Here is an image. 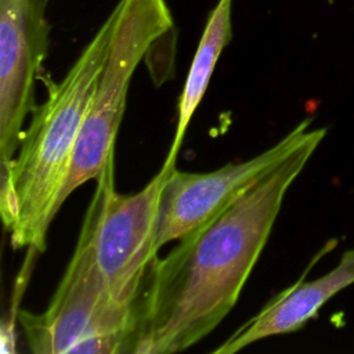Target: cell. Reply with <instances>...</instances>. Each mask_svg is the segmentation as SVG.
<instances>
[{
    "mask_svg": "<svg viewBox=\"0 0 354 354\" xmlns=\"http://www.w3.org/2000/svg\"><path fill=\"white\" fill-rule=\"evenodd\" d=\"M325 127L264 174L217 216L181 236L156 256L136 303L131 354L187 350L227 317L235 306L283 198L324 137Z\"/></svg>",
    "mask_w": 354,
    "mask_h": 354,
    "instance_id": "obj_1",
    "label": "cell"
},
{
    "mask_svg": "<svg viewBox=\"0 0 354 354\" xmlns=\"http://www.w3.org/2000/svg\"><path fill=\"white\" fill-rule=\"evenodd\" d=\"M115 24L100 26L64 79L48 80L47 100L33 115L17 155L0 163V210L14 249L46 250L48 227L59 210L77 137L91 105Z\"/></svg>",
    "mask_w": 354,
    "mask_h": 354,
    "instance_id": "obj_2",
    "label": "cell"
},
{
    "mask_svg": "<svg viewBox=\"0 0 354 354\" xmlns=\"http://www.w3.org/2000/svg\"><path fill=\"white\" fill-rule=\"evenodd\" d=\"M18 319L35 354H131L137 311L113 300L80 231L47 308L21 310Z\"/></svg>",
    "mask_w": 354,
    "mask_h": 354,
    "instance_id": "obj_3",
    "label": "cell"
},
{
    "mask_svg": "<svg viewBox=\"0 0 354 354\" xmlns=\"http://www.w3.org/2000/svg\"><path fill=\"white\" fill-rule=\"evenodd\" d=\"M108 54L76 141L61 205L80 185L97 180L111 160L127 90L138 64L171 28L166 0H119Z\"/></svg>",
    "mask_w": 354,
    "mask_h": 354,
    "instance_id": "obj_4",
    "label": "cell"
},
{
    "mask_svg": "<svg viewBox=\"0 0 354 354\" xmlns=\"http://www.w3.org/2000/svg\"><path fill=\"white\" fill-rule=\"evenodd\" d=\"M176 163L166 162L136 194L115 189L113 160L100 177L80 231L115 301L136 308L148 268L158 256V216L166 180ZM137 311V310H136Z\"/></svg>",
    "mask_w": 354,
    "mask_h": 354,
    "instance_id": "obj_5",
    "label": "cell"
},
{
    "mask_svg": "<svg viewBox=\"0 0 354 354\" xmlns=\"http://www.w3.org/2000/svg\"><path fill=\"white\" fill-rule=\"evenodd\" d=\"M311 120V118L301 120L277 144L245 162L231 163L209 173H189L174 167L160 198L158 249L217 216L286 159L314 133V129H310Z\"/></svg>",
    "mask_w": 354,
    "mask_h": 354,
    "instance_id": "obj_6",
    "label": "cell"
},
{
    "mask_svg": "<svg viewBox=\"0 0 354 354\" xmlns=\"http://www.w3.org/2000/svg\"><path fill=\"white\" fill-rule=\"evenodd\" d=\"M50 0H0V163L14 159L48 53Z\"/></svg>",
    "mask_w": 354,
    "mask_h": 354,
    "instance_id": "obj_7",
    "label": "cell"
},
{
    "mask_svg": "<svg viewBox=\"0 0 354 354\" xmlns=\"http://www.w3.org/2000/svg\"><path fill=\"white\" fill-rule=\"evenodd\" d=\"M353 283L354 249L344 252L337 266L328 274L313 281L300 278L278 293L213 353L232 354L261 339L296 332L313 319L328 300Z\"/></svg>",
    "mask_w": 354,
    "mask_h": 354,
    "instance_id": "obj_8",
    "label": "cell"
},
{
    "mask_svg": "<svg viewBox=\"0 0 354 354\" xmlns=\"http://www.w3.org/2000/svg\"><path fill=\"white\" fill-rule=\"evenodd\" d=\"M231 7L232 0H218L207 17L205 30L199 40L183 93L180 95L176 133L169 155L165 159L166 162H177V155L191 118L207 90L210 77L223 50L232 39Z\"/></svg>",
    "mask_w": 354,
    "mask_h": 354,
    "instance_id": "obj_9",
    "label": "cell"
}]
</instances>
